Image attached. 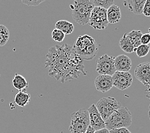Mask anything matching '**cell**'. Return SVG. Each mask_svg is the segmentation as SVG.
I'll return each instance as SVG.
<instances>
[{
	"instance_id": "obj_1",
	"label": "cell",
	"mask_w": 150,
	"mask_h": 133,
	"mask_svg": "<svg viewBox=\"0 0 150 133\" xmlns=\"http://www.w3.org/2000/svg\"><path fill=\"white\" fill-rule=\"evenodd\" d=\"M45 67L49 75L62 83L86 75L84 61L75 52L72 46L56 45L48 50L45 56Z\"/></svg>"
},
{
	"instance_id": "obj_2",
	"label": "cell",
	"mask_w": 150,
	"mask_h": 133,
	"mask_svg": "<svg viewBox=\"0 0 150 133\" xmlns=\"http://www.w3.org/2000/svg\"><path fill=\"white\" fill-rule=\"evenodd\" d=\"M72 47L75 52L83 61L93 60L98 51V44L95 39L88 35L79 36Z\"/></svg>"
},
{
	"instance_id": "obj_3",
	"label": "cell",
	"mask_w": 150,
	"mask_h": 133,
	"mask_svg": "<svg viewBox=\"0 0 150 133\" xmlns=\"http://www.w3.org/2000/svg\"><path fill=\"white\" fill-rule=\"evenodd\" d=\"M91 0H76L71 5L72 16L77 24L84 26L88 24L92 10L94 8Z\"/></svg>"
},
{
	"instance_id": "obj_4",
	"label": "cell",
	"mask_w": 150,
	"mask_h": 133,
	"mask_svg": "<svg viewBox=\"0 0 150 133\" xmlns=\"http://www.w3.org/2000/svg\"><path fill=\"white\" fill-rule=\"evenodd\" d=\"M132 122L130 111L126 107H120L105 121V129L109 131L114 129L130 127Z\"/></svg>"
},
{
	"instance_id": "obj_5",
	"label": "cell",
	"mask_w": 150,
	"mask_h": 133,
	"mask_svg": "<svg viewBox=\"0 0 150 133\" xmlns=\"http://www.w3.org/2000/svg\"><path fill=\"white\" fill-rule=\"evenodd\" d=\"M90 126L88 110L81 109L71 115L70 131L71 133H85Z\"/></svg>"
},
{
	"instance_id": "obj_6",
	"label": "cell",
	"mask_w": 150,
	"mask_h": 133,
	"mask_svg": "<svg viewBox=\"0 0 150 133\" xmlns=\"http://www.w3.org/2000/svg\"><path fill=\"white\" fill-rule=\"evenodd\" d=\"M98 113L103 121H105L111 115L121 107V104L113 97H103L95 104Z\"/></svg>"
},
{
	"instance_id": "obj_7",
	"label": "cell",
	"mask_w": 150,
	"mask_h": 133,
	"mask_svg": "<svg viewBox=\"0 0 150 133\" xmlns=\"http://www.w3.org/2000/svg\"><path fill=\"white\" fill-rule=\"evenodd\" d=\"M108 24L107 10L95 6L91 11L88 24L95 30H104Z\"/></svg>"
},
{
	"instance_id": "obj_8",
	"label": "cell",
	"mask_w": 150,
	"mask_h": 133,
	"mask_svg": "<svg viewBox=\"0 0 150 133\" xmlns=\"http://www.w3.org/2000/svg\"><path fill=\"white\" fill-rule=\"evenodd\" d=\"M96 72L99 75H108L112 76L116 72L114 57L108 55L100 57L97 60Z\"/></svg>"
},
{
	"instance_id": "obj_9",
	"label": "cell",
	"mask_w": 150,
	"mask_h": 133,
	"mask_svg": "<svg viewBox=\"0 0 150 133\" xmlns=\"http://www.w3.org/2000/svg\"><path fill=\"white\" fill-rule=\"evenodd\" d=\"M113 87L120 90H125L129 88L132 85L133 78L129 72H118L116 71L112 75Z\"/></svg>"
},
{
	"instance_id": "obj_10",
	"label": "cell",
	"mask_w": 150,
	"mask_h": 133,
	"mask_svg": "<svg viewBox=\"0 0 150 133\" xmlns=\"http://www.w3.org/2000/svg\"><path fill=\"white\" fill-rule=\"evenodd\" d=\"M135 77L138 81L147 88V93L149 92V78H150V63L144 62L139 64L134 71Z\"/></svg>"
},
{
	"instance_id": "obj_11",
	"label": "cell",
	"mask_w": 150,
	"mask_h": 133,
	"mask_svg": "<svg viewBox=\"0 0 150 133\" xmlns=\"http://www.w3.org/2000/svg\"><path fill=\"white\" fill-rule=\"evenodd\" d=\"M88 112L90 118V125L95 131L105 128V122L103 120L100 115L98 113L95 104H91L89 107Z\"/></svg>"
},
{
	"instance_id": "obj_12",
	"label": "cell",
	"mask_w": 150,
	"mask_h": 133,
	"mask_svg": "<svg viewBox=\"0 0 150 133\" xmlns=\"http://www.w3.org/2000/svg\"><path fill=\"white\" fill-rule=\"evenodd\" d=\"M96 89L102 93L109 91L113 87L112 78L108 75H98L94 81Z\"/></svg>"
},
{
	"instance_id": "obj_13",
	"label": "cell",
	"mask_w": 150,
	"mask_h": 133,
	"mask_svg": "<svg viewBox=\"0 0 150 133\" xmlns=\"http://www.w3.org/2000/svg\"><path fill=\"white\" fill-rule=\"evenodd\" d=\"M114 67L116 71L127 73L132 68V60L125 55H118L114 58Z\"/></svg>"
},
{
	"instance_id": "obj_14",
	"label": "cell",
	"mask_w": 150,
	"mask_h": 133,
	"mask_svg": "<svg viewBox=\"0 0 150 133\" xmlns=\"http://www.w3.org/2000/svg\"><path fill=\"white\" fill-rule=\"evenodd\" d=\"M107 18L108 23L115 24L118 23L121 18L120 7L116 5H112L107 10Z\"/></svg>"
},
{
	"instance_id": "obj_15",
	"label": "cell",
	"mask_w": 150,
	"mask_h": 133,
	"mask_svg": "<svg viewBox=\"0 0 150 133\" xmlns=\"http://www.w3.org/2000/svg\"><path fill=\"white\" fill-rule=\"evenodd\" d=\"M31 99V95L26 90L19 91L15 95L14 97V102L17 105L21 107H24L27 106L30 103Z\"/></svg>"
},
{
	"instance_id": "obj_16",
	"label": "cell",
	"mask_w": 150,
	"mask_h": 133,
	"mask_svg": "<svg viewBox=\"0 0 150 133\" xmlns=\"http://www.w3.org/2000/svg\"><path fill=\"white\" fill-rule=\"evenodd\" d=\"M145 2L144 0H132L127 1V6L130 12H133L135 15H141L142 14V9Z\"/></svg>"
},
{
	"instance_id": "obj_17",
	"label": "cell",
	"mask_w": 150,
	"mask_h": 133,
	"mask_svg": "<svg viewBox=\"0 0 150 133\" xmlns=\"http://www.w3.org/2000/svg\"><path fill=\"white\" fill-rule=\"evenodd\" d=\"M55 28L60 30L65 35H70L74 30V24L66 20L58 21L55 24Z\"/></svg>"
},
{
	"instance_id": "obj_18",
	"label": "cell",
	"mask_w": 150,
	"mask_h": 133,
	"mask_svg": "<svg viewBox=\"0 0 150 133\" xmlns=\"http://www.w3.org/2000/svg\"><path fill=\"white\" fill-rule=\"evenodd\" d=\"M12 85L13 87L19 90V91L24 90L25 89L28 88L29 84L27 80L24 77L20 74H16L14 75V78L12 80Z\"/></svg>"
},
{
	"instance_id": "obj_19",
	"label": "cell",
	"mask_w": 150,
	"mask_h": 133,
	"mask_svg": "<svg viewBox=\"0 0 150 133\" xmlns=\"http://www.w3.org/2000/svg\"><path fill=\"white\" fill-rule=\"evenodd\" d=\"M119 46L120 48L123 51L127 53H132L134 51V46L130 42V39L128 38L126 33H125L119 42Z\"/></svg>"
},
{
	"instance_id": "obj_20",
	"label": "cell",
	"mask_w": 150,
	"mask_h": 133,
	"mask_svg": "<svg viewBox=\"0 0 150 133\" xmlns=\"http://www.w3.org/2000/svg\"><path fill=\"white\" fill-rule=\"evenodd\" d=\"M126 34L135 48H136L137 47L141 44V38L142 33L141 30H132L128 33H126Z\"/></svg>"
},
{
	"instance_id": "obj_21",
	"label": "cell",
	"mask_w": 150,
	"mask_h": 133,
	"mask_svg": "<svg viewBox=\"0 0 150 133\" xmlns=\"http://www.w3.org/2000/svg\"><path fill=\"white\" fill-rule=\"evenodd\" d=\"M10 38V31L8 28L3 24H0V47L4 46L8 42Z\"/></svg>"
},
{
	"instance_id": "obj_22",
	"label": "cell",
	"mask_w": 150,
	"mask_h": 133,
	"mask_svg": "<svg viewBox=\"0 0 150 133\" xmlns=\"http://www.w3.org/2000/svg\"><path fill=\"white\" fill-rule=\"evenodd\" d=\"M94 6L108 10L110 6L114 4L113 0H91Z\"/></svg>"
},
{
	"instance_id": "obj_23",
	"label": "cell",
	"mask_w": 150,
	"mask_h": 133,
	"mask_svg": "<svg viewBox=\"0 0 150 133\" xmlns=\"http://www.w3.org/2000/svg\"><path fill=\"white\" fill-rule=\"evenodd\" d=\"M149 51V46L148 45L141 44L134 49V52L136 53V55L139 58H142L148 55Z\"/></svg>"
},
{
	"instance_id": "obj_24",
	"label": "cell",
	"mask_w": 150,
	"mask_h": 133,
	"mask_svg": "<svg viewBox=\"0 0 150 133\" xmlns=\"http://www.w3.org/2000/svg\"><path fill=\"white\" fill-rule=\"evenodd\" d=\"M51 36H52V40L55 42H63L65 37V34L62 33V32L60 30L56 29V28L54 30H53Z\"/></svg>"
},
{
	"instance_id": "obj_25",
	"label": "cell",
	"mask_w": 150,
	"mask_h": 133,
	"mask_svg": "<svg viewBox=\"0 0 150 133\" xmlns=\"http://www.w3.org/2000/svg\"><path fill=\"white\" fill-rule=\"evenodd\" d=\"M44 1V0H23V1H22V3L28 6H37Z\"/></svg>"
},
{
	"instance_id": "obj_26",
	"label": "cell",
	"mask_w": 150,
	"mask_h": 133,
	"mask_svg": "<svg viewBox=\"0 0 150 133\" xmlns=\"http://www.w3.org/2000/svg\"><path fill=\"white\" fill-rule=\"evenodd\" d=\"M142 14L146 17L150 16V1L149 0H146L145 2V4L143 6V9H142Z\"/></svg>"
},
{
	"instance_id": "obj_27",
	"label": "cell",
	"mask_w": 150,
	"mask_h": 133,
	"mask_svg": "<svg viewBox=\"0 0 150 133\" xmlns=\"http://www.w3.org/2000/svg\"><path fill=\"white\" fill-rule=\"evenodd\" d=\"M150 42V34L145 33L142 34L141 38V44L143 45H148Z\"/></svg>"
},
{
	"instance_id": "obj_28",
	"label": "cell",
	"mask_w": 150,
	"mask_h": 133,
	"mask_svg": "<svg viewBox=\"0 0 150 133\" xmlns=\"http://www.w3.org/2000/svg\"><path fill=\"white\" fill-rule=\"evenodd\" d=\"M110 133H132L126 127H121L118 129H114L109 131Z\"/></svg>"
},
{
	"instance_id": "obj_29",
	"label": "cell",
	"mask_w": 150,
	"mask_h": 133,
	"mask_svg": "<svg viewBox=\"0 0 150 133\" xmlns=\"http://www.w3.org/2000/svg\"><path fill=\"white\" fill-rule=\"evenodd\" d=\"M95 133H110V132H109V130H108V129L104 128V129H100V130L96 131L95 132Z\"/></svg>"
},
{
	"instance_id": "obj_30",
	"label": "cell",
	"mask_w": 150,
	"mask_h": 133,
	"mask_svg": "<svg viewBox=\"0 0 150 133\" xmlns=\"http://www.w3.org/2000/svg\"><path fill=\"white\" fill-rule=\"evenodd\" d=\"M95 131L90 125V126L88 127L86 131L85 132V133H95Z\"/></svg>"
}]
</instances>
